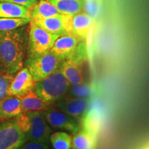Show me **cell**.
Returning a JSON list of instances; mask_svg holds the SVG:
<instances>
[{"label": "cell", "instance_id": "obj_24", "mask_svg": "<svg viewBox=\"0 0 149 149\" xmlns=\"http://www.w3.org/2000/svg\"><path fill=\"white\" fill-rule=\"evenodd\" d=\"M13 76L0 72V101L8 96V89Z\"/></svg>", "mask_w": 149, "mask_h": 149}, {"label": "cell", "instance_id": "obj_26", "mask_svg": "<svg viewBox=\"0 0 149 149\" xmlns=\"http://www.w3.org/2000/svg\"><path fill=\"white\" fill-rule=\"evenodd\" d=\"M0 2H8L18 4L32 10L33 6L36 4L37 0H0Z\"/></svg>", "mask_w": 149, "mask_h": 149}, {"label": "cell", "instance_id": "obj_12", "mask_svg": "<svg viewBox=\"0 0 149 149\" xmlns=\"http://www.w3.org/2000/svg\"><path fill=\"white\" fill-rule=\"evenodd\" d=\"M35 81L26 67L22 68L13 76L8 89L9 95L20 97L29 91L33 90Z\"/></svg>", "mask_w": 149, "mask_h": 149}, {"label": "cell", "instance_id": "obj_14", "mask_svg": "<svg viewBox=\"0 0 149 149\" xmlns=\"http://www.w3.org/2000/svg\"><path fill=\"white\" fill-rule=\"evenodd\" d=\"M23 113L21 99L19 97L8 95L0 101V122L11 120Z\"/></svg>", "mask_w": 149, "mask_h": 149}, {"label": "cell", "instance_id": "obj_8", "mask_svg": "<svg viewBox=\"0 0 149 149\" xmlns=\"http://www.w3.org/2000/svg\"><path fill=\"white\" fill-rule=\"evenodd\" d=\"M43 114L51 127L74 134L79 129V121L51 104Z\"/></svg>", "mask_w": 149, "mask_h": 149}, {"label": "cell", "instance_id": "obj_7", "mask_svg": "<svg viewBox=\"0 0 149 149\" xmlns=\"http://www.w3.org/2000/svg\"><path fill=\"white\" fill-rule=\"evenodd\" d=\"M25 142V134L15 118L0 123V149H17Z\"/></svg>", "mask_w": 149, "mask_h": 149}, {"label": "cell", "instance_id": "obj_11", "mask_svg": "<svg viewBox=\"0 0 149 149\" xmlns=\"http://www.w3.org/2000/svg\"><path fill=\"white\" fill-rule=\"evenodd\" d=\"M84 41L72 34H64L55 40L50 51L61 61L69 58L77 52Z\"/></svg>", "mask_w": 149, "mask_h": 149}, {"label": "cell", "instance_id": "obj_15", "mask_svg": "<svg viewBox=\"0 0 149 149\" xmlns=\"http://www.w3.org/2000/svg\"><path fill=\"white\" fill-rule=\"evenodd\" d=\"M24 113L29 112H43L46 111L51 104L44 102L36 94L34 90H31L20 97Z\"/></svg>", "mask_w": 149, "mask_h": 149}, {"label": "cell", "instance_id": "obj_1", "mask_svg": "<svg viewBox=\"0 0 149 149\" xmlns=\"http://www.w3.org/2000/svg\"><path fill=\"white\" fill-rule=\"evenodd\" d=\"M28 40L27 25L0 31V72L14 76L23 68Z\"/></svg>", "mask_w": 149, "mask_h": 149}, {"label": "cell", "instance_id": "obj_20", "mask_svg": "<svg viewBox=\"0 0 149 149\" xmlns=\"http://www.w3.org/2000/svg\"><path fill=\"white\" fill-rule=\"evenodd\" d=\"M53 149H71L72 136L65 131H57L50 136Z\"/></svg>", "mask_w": 149, "mask_h": 149}, {"label": "cell", "instance_id": "obj_6", "mask_svg": "<svg viewBox=\"0 0 149 149\" xmlns=\"http://www.w3.org/2000/svg\"><path fill=\"white\" fill-rule=\"evenodd\" d=\"M27 114L29 118V127L24 133L26 141L48 144L53 130L46 122L43 112H29Z\"/></svg>", "mask_w": 149, "mask_h": 149}, {"label": "cell", "instance_id": "obj_25", "mask_svg": "<svg viewBox=\"0 0 149 149\" xmlns=\"http://www.w3.org/2000/svg\"><path fill=\"white\" fill-rule=\"evenodd\" d=\"M17 149H51L48 144L37 142V141H26Z\"/></svg>", "mask_w": 149, "mask_h": 149}, {"label": "cell", "instance_id": "obj_4", "mask_svg": "<svg viewBox=\"0 0 149 149\" xmlns=\"http://www.w3.org/2000/svg\"><path fill=\"white\" fill-rule=\"evenodd\" d=\"M87 57L85 42H82L73 55L61 61L59 70L71 85L84 83L83 76V64Z\"/></svg>", "mask_w": 149, "mask_h": 149}, {"label": "cell", "instance_id": "obj_9", "mask_svg": "<svg viewBox=\"0 0 149 149\" xmlns=\"http://www.w3.org/2000/svg\"><path fill=\"white\" fill-rule=\"evenodd\" d=\"M72 15L61 13L48 18H33L31 21L48 32L59 36L72 33Z\"/></svg>", "mask_w": 149, "mask_h": 149}, {"label": "cell", "instance_id": "obj_22", "mask_svg": "<svg viewBox=\"0 0 149 149\" xmlns=\"http://www.w3.org/2000/svg\"><path fill=\"white\" fill-rule=\"evenodd\" d=\"M31 19L24 18H0V31H10L27 25Z\"/></svg>", "mask_w": 149, "mask_h": 149}, {"label": "cell", "instance_id": "obj_23", "mask_svg": "<svg viewBox=\"0 0 149 149\" xmlns=\"http://www.w3.org/2000/svg\"><path fill=\"white\" fill-rule=\"evenodd\" d=\"M102 10V0H84L83 10L93 19L95 22Z\"/></svg>", "mask_w": 149, "mask_h": 149}, {"label": "cell", "instance_id": "obj_10", "mask_svg": "<svg viewBox=\"0 0 149 149\" xmlns=\"http://www.w3.org/2000/svg\"><path fill=\"white\" fill-rule=\"evenodd\" d=\"M89 101V99L64 95L55 103L57 109L79 121L84 118Z\"/></svg>", "mask_w": 149, "mask_h": 149}, {"label": "cell", "instance_id": "obj_17", "mask_svg": "<svg viewBox=\"0 0 149 149\" xmlns=\"http://www.w3.org/2000/svg\"><path fill=\"white\" fill-rule=\"evenodd\" d=\"M96 135L83 128L79 130L72 137V147L73 149H94Z\"/></svg>", "mask_w": 149, "mask_h": 149}, {"label": "cell", "instance_id": "obj_16", "mask_svg": "<svg viewBox=\"0 0 149 149\" xmlns=\"http://www.w3.org/2000/svg\"><path fill=\"white\" fill-rule=\"evenodd\" d=\"M31 10L26 7L12 3L0 2V18L31 19Z\"/></svg>", "mask_w": 149, "mask_h": 149}, {"label": "cell", "instance_id": "obj_21", "mask_svg": "<svg viewBox=\"0 0 149 149\" xmlns=\"http://www.w3.org/2000/svg\"><path fill=\"white\" fill-rule=\"evenodd\" d=\"M68 92V95L76 97L90 99L93 93V88L90 84H70Z\"/></svg>", "mask_w": 149, "mask_h": 149}, {"label": "cell", "instance_id": "obj_5", "mask_svg": "<svg viewBox=\"0 0 149 149\" xmlns=\"http://www.w3.org/2000/svg\"><path fill=\"white\" fill-rule=\"evenodd\" d=\"M61 61L51 51L44 55L26 59V67L29 69L35 81L45 79L59 68Z\"/></svg>", "mask_w": 149, "mask_h": 149}, {"label": "cell", "instance_id": "obj_27", "mask_svg": "<svg viewBox=\"0 0 149 149\" xmlns=\"http://www.w3.org/2000/svg\"><path fill=\"white\" fill-rule=\"evenodd\" d=\"M136 149H149V141L144 143V144L141 145V146H139L138 148H137Z\"/></svg>", "mask_w": 149, "mask_h": 149}, {"label": "cell", "instance_id": "obj_13", "mask_svg": "<svg viewBox=\"0 0 149 149\" xmlns=\"http://www.w3.org/2000/svg\"><path fill=\"white\" fill-rule=\"evenodd\" d=\"M95 23L93 19L84 11L73 15L72 17V35L86 42L88 40Z\"/></svg>", "mask_w": 149, "mask_h": 149}, {"label": "cell", "instance_id": "obj_3", "mask_svg": "<svg viewBox=\"0 0 149 149\" xmlns=\"http://www.w3.org/2000/svg\"><path fill=\"white\" fill-rule=\"evenodd\" d=\"M27 59L35 58L50 51L59 35L48 32L45 29L30 22Z\"/></svg>", "mask_w": 149, "mask_h": 149}, {"label": "cell", "instance_id": "obj_2", "mask_svg": "<svg viewBox=\"0 0 149 149\" xmlns=\"http://www.w3.org/2000/svg\"><path fill=\"white\" fill-rule=\"evenodd\" d=\"M70 86L58 68L45 79L35 81L33 90L44 102L53 104L66 95Z\"/></svg>", "mask_w": 149, "mask_h": 149}, {"label": "cell", "instance_id": "obj_18", "mask_svg": "<svg viewBox=\"0 0 149 149\" xmlns=\"http://www.w3.org/2000/svg\"><path fill=\"white\" fill-rule=\"evenodd\" d=\"M55 5L48 0H40L37 1L31 10V17L33 18H48L61 14Z\"/></svg>", "mask_w": 149, "mask_h": 149}, {"label": "cell", "instance_id": "obj_19", "mask_svg": "<svg viewBox=\"0 0 149 149\" xmlns=\"http://www.w3.org/2000/svg\"><path fill=\"white\" fill-rule=\"evenodd\" d=\"M61 13L73 15L83 11L84 0H48Z\"/></svg>", "mask_w": 149, "mask_h": 149}]
</instances>
